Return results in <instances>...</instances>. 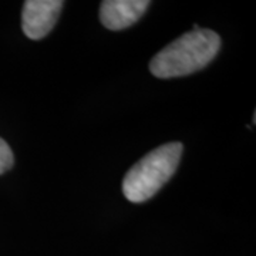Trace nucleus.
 I'll return each mask as SVG.
<instances>
[{
  "label": "nucleus",
  "instance_id": "2",
  "mask_svg": "<svg viewBox=\"0 0 256 256\" xmlns=\"http://www.w3.org/2000/svg\"><path fill=\"white\" fill-rule=\"evenodd\" d=\"M182 150L181 142H168L142 156L124 176V196L134 204L152 198L176 171Z\"/></svg>",
  "mask_w": 256,
  "mask_h": 256
},
{
  "label": "nucleus",
  "instance_id": "4",
  "mask_svg": "<svg viewBox=\"0 0 256 256\" xmlns=\"http://www.w3.org/2000/svg\"><path fill=\"white\" fill-rule=\"evenodd\" d=\"M148 6L146 0H106L100 6V20L108 30H122L137 23Z\"/></svg>",
  "mask_w": 256,
  "mask_h": 256
},
{
  "label": "nucleus",
  "instance_id": "3",
  "mask_svg": "<svg viewBox=\"0 0 256 256\" xmlns=\"http://www.w3.org/2000/svg\"><path fill=\"white\" fill-rule=\"evenodd\" d=\"M62 0H28L22 12V28L32 40H40L50 33L63 8Z\"/></svg>",
  "mask_w": 256,
  "mask_h": 256
},
{
  "label": "nucleus",
  "instance_id": "5",
  "mask_svg": "<svg viewBox=\"0 0 256 256\" xmlns=\"http://www.w3.org/2000/svg\"><path fill=\"white\" fill-rule=\"evenodd\" d=\"M13 162H14V158H13L12 148L3 138H0V175L9 171L13 166Z\"/></svg>",
  "mask_w": 256,
  "mask_h": 256
},
{
  "label": "nucleus",
  "instance_id": "1",
  "mask_svg": "<svg viewBox=\"0 0 256 256\" xmlns=\"http://www.w3.org/2000/svg\"><path fill=\"white\" fill-rule=\"evenodd\" d=\"M220 47V36L208 28H194L164 47L150 63L158 78H174L200 72L214 60Z\"/></svg>",
  "mask_w": 256,
  "mask_h": 256
}]
</instances>
